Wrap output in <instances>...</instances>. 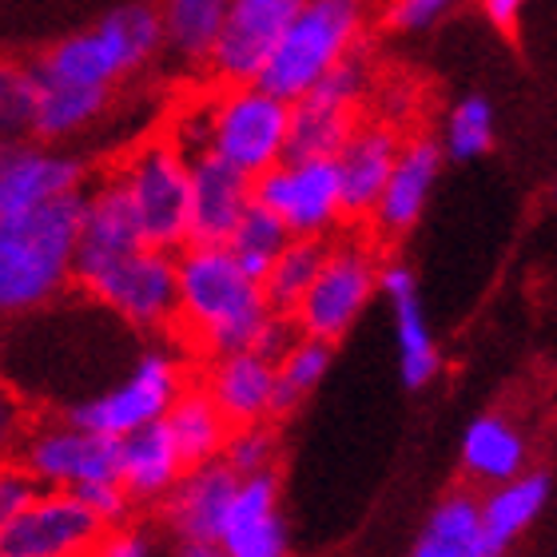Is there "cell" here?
Returning a JSON list of instances; mask_svg holds the SVG:
<instances>
[{
  "instance_id": "83f0119b",
  "label": "cell",
  "mask_w": 557,
  "mask_h": 557,
  "mask_svg": "<svg viewBox=\"0 0 557 557\" xmlns=\"http://www.w3.org/2000/svg\"><path fill=\"white\" fill-rule=\"evenodd\" d=\"M108 104H112V88H81V84L45 81V100H40L33 139L60 144V139H69L88 128V124H96L108 112Z\"/></svg>"
},
{
  "instance_id": "4316f807",
  "label": "cell",
  "mask_w": 557,
  "mask_h": 557,
  "mask_svg": "<svg viewBox=\"0 0 557 557\" xmlns=\"http://www.w3.org/2000/svg\"><path fill=\"white\" fill-rule=\"evenodd\" d=\"M362 124L359 112L323 104L314 96H299L290 104V139L287 160H335L347 148V139Z\"/></svg>"
},
{
  "instance_id": "484cf974",
  "label": "cell",
  "mask_w": 557,
  "mask_h": 557,
  "mask_svg": "<svg viewBox=\"0 0 557 557\" xmlns=\"http://www.w3.org/2000/svg\"><path fill=\"white\" fill-rule=\"evenodd\" d=\"M160 12L168 52L180 64L208 69L223 24H227V12H232V0H160Z\"/></svg>"
},
{
  "instance_id": "277c9868",
  "label": "cell",
  "mask_w": 557,
  "mask_h": 557,
  "mask_svg": "<svg viewBox=\"0 0 557 557\" xmlns=\"http://www.w3.org/2000/svg\"><path fill=\"white\" fill-rule=\"evenodd\" d=\"M367 16H371V0H307L256 84L295 104L335 64L359 52Z\"/></svg>"
},
{
  "instance_id": "6da1fadb",
  "label": "cell",
  "mask_w": 557,
  "mask_h": 557,
  "mask_svg": "<svg viewBox=\"0 0 557 557\" xmlns=\"http://www.w3.org/2000/svg\"><path fill=\"white\" fill-rule=\"evenodd\" d=\"M271 319L263 283L244 271L232 247H191L180 251V319L172 335L199 359H220L256 343Z\"/></svg>"
},
{
  "instance_id": "8d00e7d4",
  "label": "cell",
  "mask_w": 557,
  "mask_h": 557,
  "mask_svg": "<svg viewBox=\"0 0 557 557\" xmlns=\"http://www.w3.org/2000/svg\"><path fill=\"white\" fill-rule=\"evenodd\" d=\"M466 0H391L383 12V24L391 33H426L442 16H450Z\"/></svg>"
},
{
  "instance_id": "e0dca14e",
  "label": "cell",
  "mask_w": 557,
  "mask_h": 557,
  "mask_svg": "<svg viewBox=\"0 0 557 557\" xmlns=\"http://www.w3.org/2000/svg\"><path fill=\"white\" fill-rule=\"evenodd\" d=\"M244 478L235 474L232 466L215 458L203 466H187L184 478L172 486V494L156 506L160 510V525L180 537H208V542H223V525H227V510L235 502Z\"/></svg>"
},
{
  "instance_id": "b9f144b4",
  "label": "cell",
  "mask_w": 557,
  "mask_h": 557,
  "mask_svg": "<svg viewBox=\"0 0 557 557\" xmlns=\"http://www.w3.org/2000/svg\"><path fill=\"white\" fill-rule=\"evenodd\" d=\"M478 9L482 16L490 21V28H498V33H518V24H522V12H525V0H478Z\"/></svg>"
},
{
  "instance_id": "7402d4cb",
  "label": "cell",
  "mask_w": 557,
  "mask_h": 557,
  "mask_svg": "<svg viewBox=\"0 0 557 557\" xmlns=\"http://www.w3.org/2000/svg\"><path fill=\"white\" fill-rule=\"evenodd\" d=\"M549 482L546 470H525V474L486 486L482 494V542H486V557H506L518 537L542 518L549 502Z\"/></svg>"
},
{
  "instance_id": "2e32d148",
  "label": "cell",
  "mask_w": 557,
  "mask_h": 557,
  "mask_svg": "<svg viewBox=\"0 0 557 557\" xmlns=\"http://www.w3.org/2000/svg\"><path fill=\"white\" fill-rule=\"evenodd\" d=\"M442 163H446L442 139L426 136V132L403 139L395 172L386 180L383 199H379V208H374L371 223H367L374 244H395V239H403L422 220V211H426L434 184H438L442 175Z\"/></svg>"
},
{
  "instance_id": "8fae6325",
  "label": "cell",
  "mask_w": 557,
  "mask_h": 557,
  "mask_svg": "<svg viewBox=\"0 0 557 557\" xmlns=\"http://www.w3.org/2000/svg\"><path fill=\"white\" fill-rule=\"evenodd\" d=\"M16 466H24L45 490H81L88 482L120 478V438L60 418L24 434L16 446Z\"/></svg>"
},
{
  "instance_id": "7bdbcfd3",
  "label": "cell",
  "mask_w": 557,
  "mask_h": 557,
  "mask_svg": "<svg viewBox=\"0 0 557 557\" xmlns=\"http://www.w3.org/2000/svg\"><path fill=\"white\" fill-rule=\"evenodd\" d=\"M172 557H227V546L208 542V537H180L172 542Z\"/></svg>"
},
{
  "instance_id": "d590c367",
  "label": "cell",
  "mask_w": 557,
  "mask_h": 557,
  "mask_svg": "<svg viewBox=\"0 0 557 557\" xmlns=\"http://www.w3.org/2000/svg\"><path fill=\"white\" fill-rule=\"evenodd\" d=\"M76 498L88 506V510L100 518V522L112 530V525H124L132 522V513H136V498L128 494V486L120 482V478H108V482H88L81 490H69Z\"/></svg>"
},
{
  "instance_id": "f546056e",
  "label": "cell",
  "mask_w": 557,
  "mask_h": 557,
  "mask_svg": "<svg viewBox=\"0 0 557 557\" xmlns=\"http://www.w3.org/2000/svg\"><path fill=\"white\" fill-rule=\"evenodd\" d=\"M442 148H446V160L454 163H470L482 160L494 151V139H498V112L490 104V96L470 92L462 96L458 104L446 112L442 120Z\"/></svg>"
},
{
  "instance_id": "f35d334b",
  "label": "cell",
  "mask_w": 557,
  "mask_h": 557,
  "mask_svg": "<svg viewBox=\"0 0 557 557\" xmlns=\"http://www.w3.org/2000/svg\"><path fill=\"white\" fill-rule=\"evenodd\" d=\"M227 557H287V525H283V513H275L271 522H263L251 534L227 542Z\"/></svg>"
},
{
  "instance_id": "9a60e30c",
  "label": "cell",
  "mask_w": 557,
  "mask_h": 557,
  "mask_svg": "<svg viewBox=\"0 0 557 557\" xmlns=\"http://www.w3.org/2000/svg\"><path fill=\"white\" fill-rule=\"evenodd\" d=\"M256 203V175L223 160L220 151L191 156V247H227L235 227Z\"/></svg>"
},
{
  "instance_id": "7a4b0ae2",
  "label": "cell",
  "mask_w": 557,
  "mask_h": 557,
  "mask_svg": "<svg viewBox=\"0 0 557 557\" xmlns=\"http://www.w3.org/2000/svg\"><path fill=\"white\" fill-rule=\"evenodd\" d=\"M84 208L88 187L0 220V311H40L72 287Z\"/></svg>"
},
{
  "instance_id": "836d02e7",
  "label": "cell",
  "mask_w": 557,
  "mask_h": 557,
  "mask_svg": "<svg viewBox=\"0 0 557 557\" xmlns=\"http://www.w3.org/2000/svg\"><path fill=\"white\" fill-rule=\"evenodd\" d=\"M223 462L232 466L235 474H263V470H278V434L271 422H256V426H235L227 446H223Z\"/></svg>"
},
{
  "instance_id": "4fadbf2b",
  "label": "cell",
  "mask_w": 557,
  "mask_h": 557,
  "mask_svg": "<svg viewBox=\"0 0 557 557\" xmlns=\"http://www.w3.org/2000/svg\"><path fill=\"white\" fill-rule=\"evenodd\" d=\"M307 0H232L220 45L208 60V76L215 84H256L275 57L278 40Z\"/></svg>"
},
{
  "instance_id": "44dd1931",
  "label": "cell",
  "mask_w": 557,
  "mask_h": 557,
  "mask_svg": "<svg viewBox=\"0 0 557 557\" xmlns=\"http://www.w3.org/2000/svg\"><path fill=\"white\" fill-rule=\"evenodd\" d=\"M187 462L175 446L168 422H148L120 438V482L128 486L136 506H160L172 486L184 478Z\"/></svg>"
},
{
  "instance_id": "ba28073f",
  "label": "cell",
  "mask_w": 557,
  "mask_h": 557,
  "mask_svg": "<svg viewBox=\"0 0 557 557\" xmlns=\"http://www.w3.org/2000/svg\"><path fill=\"white\" fill-rule=\"evenodd\" d=\"M187 383L191 379H187L184 362L175 359V355H168V350H144L136 367L116 386L72 403L64 410V418L84 430L108 434V438H128L132 430L160 422L175 407V398L184 395Z\"/></svg>"
},
{
  "instance_id": "5b68a950",
  "label": "cell",
  "mask_w": 557,
  "mask_h": 557,
  "mask_svg": "<svg viewBox=\"0 0 557 557\" xmlns=\"http://www.w3.org/2000/svg\"><path fill=\"white\" fill-rule=\"evenodd\" d=\"M116 172L136 203L144 244L184 251L191 235V151L175 136L144 139Z\"/></svg>"
},
{
  "instance_id": "7c38bea8",
  "label": "cell",
  "mask_w": 557,
  "mask_h": 557,
  "mask_svg": "<svg viewBox=\"0 0 557 557\" xmlns=\"http://www.w3.org/2000/svg\"><path fill=\"white\" fill-rule=\"evenodd\" d=\"M108 525L69 490H45L12 522H0V557H96Z\"/></svg>"
},
{
  "instance_id": "ac0fdd59",
  "label": "cell",
  "mask_w": 557,
  "mask_h": 557,
  "mask_svg": "<svg viewBox=\"0 0 557 557\" xmlns=\"http://www.w3.org/2000/svg\"><path fill=\"white\" fill-rule=\"evenodd\" d=\"M398 151H403V136L395 124L386 120H362L355 136L347 139V148L338 151V187H343V215L350 227L371 223L374 208L386 191V180L395 172Z\"/></svg>"
},
{
  "instance_id": "8992f818",
  "label": "cell",
  "mask_w": 557,
  "mask_h": 557,
  "mask_svg": "<svg viewBox=\"0 0 557 557\" xmlns=\"http://www.w3.org/2000/svg\"><path fill=\"white\" fill-rule=\"evenodd\" d=\"M203 151H220L247 175L271 172L287 160L290 100L268 92L263 84H223L203 112Z\"/></svg>"
},
{
  "instance_id": "ee69618b",
  "label": "cell",
  "mask_w": 557,
  "mask_h": 557,
  "mask_svg": "<svg viewBox=\"0 0 557 557\" xmlns=\"http://www.w3.org/2000/svg\"><path fill=\"white\" fill-rule=\"evenodd\" d=\"M549 199L557 203V175H554V184H549Z\"/></svg>"
},
{
  "instance_id": "603a6c76",
  "label": "cell",
  "mask_w": 557,
  "mask_h": 557,
  "mask_svg": "<svg viewBox=\"0 0 557 557\" xmlns=\"http://www.w3.org/2000/svg\"><path fill=\"white\" fill-rule=\"evenodd\" d=\"M530 462V446H525L522 430L513 426L506 414H478L462 430V474L482 482V486H498L510 478L525 474Z\"/></svg>"
},
{
  "instance_id": "30bf717a",
  "label": "cell",
  "mask_w": 557,
  "mask_h": 557,
  "mask_svg": "<svg viewBox=\"0 0 557 557\" xmlns=\"http://www.w3.org/2000/svg\"><path fill=\"white\" fill-rule=\"evenodd\" d=\"M256 203L275 211L299 239H326L347 223L335 160L275 163L271 172L256 175Z\"/></svg>"
},
{
  "instance_id": "3957f363",
  "label": "cell",
  "mask_w": 557,
  "mask_h": 557,
  "mask_svg": "<svg viewBox=\"0 0 557 557\" xmlns=\"http://www.w3.org/2000/svg\"><path fill=\"white\" fill-rule=\"evenodd\" d=\"M168 48L163 12L156 0H124L81 33L60 36L36 60L40 76L52 84L116 88L124 76L148 69Z\"/></svg>"
},
{
  "instance_id": "1f68e13d",
  "label": "cell",
  "mask_w": 557,
  "mask_h": 557,
  "mask_svg": "<svg viewBox=\"0 0 557 557\" xmlns=\"http://www.w3.org/2000/svg\"><path fill=\"white\" fill-rule=\"evenodd\" d=\"M45 100V76L36 60H9L0 69V128L9 139H33Z\"/></svg>"
},
{
  "instance_id": "f1b7e54d",
  "label": "cell",
  "mask_w": 557,
  "mask_h": 557,
  "mask_svg": "<svg viewBox=\"0 0 557 557\" xmlns=\"http://www.w3.org/2000/svg\"><path fill=\"white\" fill-rule=\"evenodd\" d=\"M331 239H290L283 247V256L275 259V268L263 278V295H268L271 311L275 314H295L299 302L307 299V290L314 287V278L323 271Z\"/></svg>"
},
{
  "instance_id": "e575fe53",
  "label": "cell",
  "mask_w": 557,
  "mask_h": 557,
  "mask_svg": "<svg viewBox=\"0 0 557 557\" xmlns=\"http://www.w3.org/2000/svg\"><path fill=\"white\" fill-rule=\"evenodd\" d=\"M371 92V69H367V60H362V48L359 52H350L343 64L326 72L323 81L314 84L311 92L314 100H323V104H335V108H347V112H362V100Z\"/></svg>"
},
{
  "instance_id": "ab89813d",
  "label": "cell",
  "mask_w": 557,
  "mask_h": 557,
  "mask_svg": "<svg viewBox=\"0 0 557 557\" xmlns=\"http://www.w3.org/2000/svg\"><path fill=\"white\" fill-rule=\"evenodd\" d=\"M96 557H160V549H156V534H151L148 525L124 522L108 530Z\"/></svg>"
},
{
  "instance_id": "5bb4252c",
  "label": "cell",
  "mask_w": 557,
  "mask_h": 557,
  "mask_svg": "<svg viewBox=\"0 0 557 557\" xmlns=\"http://www.w3.org/2000/svg\"><path fill=\"white\" fill-rule=\"evenodd\" d=\"M88 168L84 160L57 151L40 139H9L0 151V220L52 203L60 196L84 191Z\"/></svg>"
},
{
  "instance_id": "9c48e42d",
  "label": "cell",
  "mask_w": 557,
  "mask_h": 557,
  "mask_svg": "<svg viewBox=\"0 0 557 557\" xmlns=\"http://www.w3.org/2000/svg\"><path fill=\"white\" fill-rule=\"evenodd\" d=\"M81 290L144 335H172L180 319V251L139 247Z\"/></svg>"
},
{
  "instance_id": "d6986e66",
  "label": "cell",
  "mask_w": 557,
  "mask_h": 557,
  "mask_svg": "<svg viewBox=\"0 0 557 557\" xmlns=\"http://www.w3.org/2000/svg\"><path fill=\"white\" fill-rule=\"evenodd\" d=\"M379 290L391 302V323L398 343V374L407 391H426L442 371V355L434 343V331L426 323L422 299H418V278L403 259H383Z\"/></svg>"
},
{
  "instance_id": "ffe728a7",
  "label": "cell",
  "mask_w": 557,
  "mask_h": 557,
  "mask_svg": "<svg viewBox=\"0 0 557 557\" xmlns=\"http://www.w3.org/2000/svg\"><path fill=\"white\" fill-rule=\"evenodd\" d=\"M223 418L232 426H256V422H275V362L256 355V350H232L220 359H208L196 379Z\"/></svg>"
},
{
  "instance_id": "d4e9b609",
  "label": "cell",
  "mask_w": 557,
  "mask_h": 557,
  "mask_svg": "<svg viewBox=\"0 0 557 557\" xmlns=\"http://www.w3.org/2000/svg\"><path fill=\"white\" fill-rule=\"evenodd\" d=\"M168 430H172L175 446L184 454L187 466H203L223 458V446L232 438V422L223 418V410L215 407V398L203 391V386L191 379L184 386V395L175 398V407L163 414Z\"/></svg>"
},
{
  "instance_id": "cb8c5ba5",
  "label": "cell",
  "mask_w": 557,
  "mask_h": 557,
  "mask_svg": "<svg viewBox=\"0 0 557 557\" xmlns=\"http://www.w3.org/2000/svg\"><path fill=\"white\" fill-rule=\"evenodd\" d=\"M407 557H486L482 542V498L450 490L434 502Z\"/></svg>"
},
{
  "instance_id": "74e56055",
  "label": "cell",
  "mask_w": 557,
  "mask_h": 557,
  "mask_svg": "<svg viewBox=\"0 0 557 557\" xmlns=\"http://www.w3.org/2000/svg\"><path fill=\"white\" fill-rule=\"evenodd\" d=\"M40 494H45V486H40L24 466H16V462L4 466V474H0V522H12V518L28 510Z\"/></svg>"
},
{
  "instance_id": "60d3db41",
  "label": "cell",
  "mask_w": 557,
  "mask_h": 557,
  "mask_svg": "<svg viewBox=\"0 0 557 557\" xmlns=\"http://www.w3.org/2000/svg\"><path fill=\"white\" fill-rule=\"evenodd\" d=\"M302 338V331H299V323H295V314H275L271 311V319L263 326H259V335H256V343H251V350L256 355H263V359H271L278 367V362L287 359V350L295 347Z\"/></svg>"
},
{
  "instance_id": "d6a6232c",
  "label": "cell",
  "mask_w": 557,
  "mask_h": 557,
  "mask_svg": "<svg viewBox=\"0 0 557 557\" xmlns=\"http://www.w3.org/2000/svg\"><path fill=\"white\" fill-rule=\"evenodd\" d=\"M295 235L287 232V223L278 220L275 211H268L263 203H251L247 208V215L239 220V227H235L232 235V256L244 263V271L251 278H268V271L275 268V259L283 256V247L290 244Z\"/></svg>"
},
{
  "instance_id": "4dcf8cb0",
  "label": "cell",
  "mask_w": 557,
  "mask_h": 557,
  "mask_svg": "<svg viewBox=\"0 0 557 557\" xmlns=\"http://www.w3.org/2000/svg\"><path fill=\"white\" fill-rule=\"evenodd\" d=\"M331 359H335V347L307 335L287 350V359L275 367V418H287L290 410H299L314 395V386L323 383L326 371H331Z\"/></svg>"
},
{
  "instance_id": "52a82bcc",
  "label": "cell",
  "mask_w": 557,
  "mask_h": 557,
  "mask_svg": "<svg viewBox=\"0 0 557 557\" xmlns=\"http://www.w3.org/2000/svg\"><path fill=\"white\" fill-rule=\"evenodd\" d=\"M379 275H383V259H379V244L371 235H343L331 244L326 263L314 278V287L307 290V299L295 311V323L307 338L331 343L347 335L350 326L359 323V314L367 311V302L379 290Z\"/></svg>"
}]
</instances>
